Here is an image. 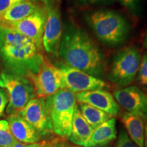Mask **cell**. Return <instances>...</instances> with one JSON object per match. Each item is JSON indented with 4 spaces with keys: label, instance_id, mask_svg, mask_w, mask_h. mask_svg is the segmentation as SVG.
<instances>
[{
    "label": "cell",
    "instance_id": "1",
    "mask_svg": "<svg viewBox=\"0 0 147 147\" xmlns=\"http://www.w3.org/2000/svg\"><path fill=\"white\" fill-rule=\"evenodd\" d=\"M58 58L63 65L97 78L106 73V58L102 51L85 30L72 24L64 29Z\"/></svg>",
    "mask_w": 147,
    "mask_h": 147
},
{
    "label": "cell",
    "instance_id": "2",
    "mask_svg": "<svg viewBox=\"0 0 147 147\" xmlns=\"http://www.w3.org/2000/svg\"><path fill=\"white\" fill-rule=\"evenodd\" d=\"M42 51L24 35L0 26V66L2 71L29 79L45 63Z\"/></svg>",
    "mask_w": 147,
    "mask_h": 147
},
{
    "label": "cell",
    "instance_id": "3",
    "mask_svg": "<svg viewBox=\"0 0 147 147\" xmlns=\"http://www.w3.org/2000/svg\"><path fill=\"white\" fill-rule=\"evenodd\" d=\"M87 21L97 38L106 45H120L129 34L127 21L115 11H96L90 14Z\"/></svg>",
    "mask_w": 147,
    "mask_h": 147
},
{
    "label": "cell",
    "instance_id": "4",
    "mask_svg": "<svg viewBox=\"0 0 147 147\" xmlns=\"http://www.w3.org/2000/svg\"><path fill=\"white\" fill-rule=\"evenodd\" d=\"M53 132L63 139H68L76 106L74 93L61 89L45 99Z\"/></svg>",
    "mask_w": 147,
    "mask_h": 147
},
{
    "label": "cell",
    "instance_id": "5",
    "mask_svg": "<svg viewBox=\"0 0 147 147\" xmlns=\"http://www.w3.org/2000/svg\"><path fill=\"white\" fill-rule=\"evenodd\" d=\"M0 88L6 92L8 104L5 113L8 115L18 114L32 99L36 97L32 81L25 76L0 72Z\"/></svg>",
    "mask_w": 147,
    "mask_h": 147
},
{
    "label": "cell",
    "instance_id": "6",
    "mask_svg": "<svg viewBox=\"0 0 147 147\" xmlns=\"http://www.w3.org/2000/svg\"><path fill=\"white\" fill-rule=\"evenodd\" d=\"M142 56L137 48L130 47L119 51L113 59L108 79L119 87L131 84L137 76Z\"/></svg>",
    "mask_w": 147,
    "mask_h": 147
},
{
    "label": "cell",
    "instance_id": "7",
    "mask_svg": "<svg viewBox=\"0 0 147 147\" xmlns=\"http://www.w3.org/2000/svg\"><path fill=\"white\" fill-rule=\"evenodd\" d=\"M46 21L42 36V49L47 54L58 58L63 36V25L59 8L56 3L44 6Z\"/></svg>",
    "mask_w": 147,
    "mask_h": 147
},
{
    "label": "cell",
    "instance_id": "8",
    "mask_svg": "<svg viewBox=\"0 0 147 147\" xmlns=\"http://www.w3.org/2000/svg\"><path fill=\"white\" fill-rule=\"evenodd\" d=\"M34 85L36 97L46 99L63 87V76L58 67L45 60L36 74L29 78Z\"/></svg>",
    "mask_w": 147,
    "mask_h": 147
},
{
    "label": "cell",
    "instance_id": "9",
    "mask_svg": "<svg viewBox=\"0 0 147 147\" xmlns=\"http://www.w3.org/2000/svg\"><path fill=\"white\" fill-rule=\"evenodd\" d=\"M63 76L62 89H67L74 94L82 92L104 89L106 84L102 79L91 76L81 70L61 64L58 67Z\"/></svg>",
    "mask_w": 147,
    "mask_h": 147
},
{
    "label": "cell",
    "instance_id": "10",
    "mask_svg": "<svg viewBox=\"0 0 147 147\" xmlns=\"http://www.w3.org/2000/svg\"><path fill=\"white\" fill-rule=\"evenodd\" d=\"M116 102L127 113L147 121V94L136 86H128L114 91Z\"/></svg>",
    "mask_w": 147,
    "mask_h": 147
},
{
    "label": "cell",
    "instance_id": "11",
    "mask_svg": "<svg viewBox=\"0 0 147 147\" xmlns=\"http://www.w3.org/2000/svg\"><path fill=\"white\" fill-rule=\"evenodd\" d=\"M18 115L34 127L41 136H46L53 132L45 99L40 97L32 99Z\"/></svg>",
    "mask_w": 147,
    "mask_h": 147
},
{
    "label": "cell",
    "instance_id": "12",
    "mask_svg": "<svg viewBox=\"0 0 147 147\" xmlns=\"http://www.w3.org/2000/svg\"><path fill=\"white\" fill-rule=\"evenodd\" d=\"M46 21L45 8H40L21 21L10 24L5 27L14 29L32 40L42 51V36Z\"/></svg>",
    "mask_w": 147,
    "mask_h": 147
},
{
    "label": "cell",
    "instance_id": "13",
    "mask_svg": "<svg viewBox=\"0 0 147 147\" xmlns=\"http://www.w3.org/2000/svg\"><path fill=\"white\" fill-rule=\"evenodd\" d=\"M79 104H86L105 112L113 117L120 114V106L109 92L103 89L82 92L75 94Z\"/></svg>",
    "mask_w": 147,
    "mask_h": 147
},
{
    "label": "cell",
    "instance_id": "14",
    "mask_svg": "<svg viewBox=\"0 0 147 147\" xmlns=\"http://www.w3.org/2000/svg\"><path fill=\"white\" fill-rule=\"evenodd\" d=\"M11 133L15 140L26 144L38 142L42 136L34 127L18 114H12L7 117Z\"/></svg>",
    "mask_w": 147,
    "mask_h": 147
},
{
    "label": "cell",
    "instance_id": "15",
    "mask_svg": "<svg viewBox=\"0 0 147 147\" xmlns=\"http://www.w3.org/2000/svg\"><path fill=\"white\" fill-rule=\"evenodd\" d=\"M117 137L116 120L112 118L92 131L83 147H110Z\"/></svg>",
    "mask_w": 147,
    "mask_h": 147
},
{
    "label": "cell",
    "instance_id": "16",
    "mask_svg": "<svg viewBox=\"0 0 147 147\" xmlns=\"http://www.w3.org/2000/svg\"><path fill=\"white\" fill-rule=\"evenodd\" d=\"M93 130L84 119L78 105H76L68 138L69 140L74 144L83 146Z\"/></svg>",
    "mask_w": 147,
    "mask_h": 147
},
{
    "label": "cell",
    "instance_id": "17",
    "mask_svg": "<svg viewBox=\"0 0 147 147\" xmlns=\"http://www.w3.org/2000/svg\"><path fill=\"white\" fill-rule=\"evenodd\" d=\"M39 6L29 0L16 3L0 17V26L6 27L21 21L36 12Z\"/></svg>",
    "mask_w": 147,
    "mask_h": 147
},
{
    "label": "cell",
    "instance_id": "18",
    "mask_svg": "<svg viewBox=\"0 0 147 147\" xmlns=\"http://www.w3.org/2000/svg\"><path fill=\"white\" fill-rule=\"evenodd\" d=\"M121 121L130 139L139 147H144V120L126 112L121 116Z\"/></svg>",
    "mask_w": 147,
    "mask_h": 147
},
{
    "label": "cell",
    "instance_id": "19",
    "mask_svg": "<svg viewBox=\"0 0 147 147\" xmlns=\"http://www.w3.org/2000/svg\"><path fill=\"white\" fill-rule=\"evenodd\" d=\"M81 114L93 129L114 117L102 110L86 104H79Z\"/></svg>",
    "mask_w": 147,
    "mask_h": 147
},
{
    "label": "cell",
    "instance_id": "20",
    "mask_svg": "<svg viewBox=\"0 0 147 147\" xmlns=\"http://www.w3.org/2000/svg\"><path fill=\"white\" fill-rule=\"evenodd\" d=\"M15 140L8 121L0 120V147H12Z\"/></svg>",
    "mask_w": 147,
    "mask_h": 147
},
{
    "label": "cell",
    "instance_id": "21",
    "mask_svg": "<svg viewBox=\"0 0 147 147\" xmlns=\"http://www.w3.org/2000/svg\"><path fill=\"white\" fill-rule=\"evenodd\" d=\"M137 81L147 91V53L143 55L137 74Z\"/></svg>",
    "mask_w": 147,
    "mask_h": 147
},
{
    "label": "cell",
    "instance_id": "22",
    "mask_svg": "<svg viewBox=\"0 0 147 147\" xmlns=\"http://www.w3.org/2000/svg\"><path fill=\"white\" fill-rule=\"evenodd\" d=\"M113 147H139L129 137L125 130L121 129L118 139Z\"/></svg>",
    "mask_w": 147,
    "mask_h": 147
},
{
    "label": "cell",
    "instance_id": "23",
    "mask_svg": "<svg viewBox=\"0 0 147 147\" xmlns=\"http://www.w3.org/2000/svg\"><path fill=\"white\" fill-rule=\"evenodd\" d=\"M119 1L131 13H136L138 10L140 0H119Z\"/></svg>",
    "mask_w": 147,
    "mask_h": 147
},
{
    "label": "cell",
    "instance_id": "24",
    "mask_svg": "<svg viewBox=\"0 0 147 147\" xmlns=\"http://www.w3.org/2000/svg\"><path fill=\"white\" fill-rule=\"evenodd\" d=\"M25 0H0V17L16 3Z\"/></svg>",
    "mask_w": 147,
    "mask_h": 147
},
{
    "label": "cell",
    "instance_id": "25",
    "mask_svg": "<svg viewBox=\"0 0 147 147\" xmlns=\"http://www.w3.org/2000/svg\"><path fill=\"white\" fill-rule=\"evenodd\" d=\"M8 104V97L6 92L2 88H0V117H1L5 111Z\"/></svg>",
    "mask_w": 147,
    "mask_h": 147
},
{
    "label": "cell",
    "instance_id": "26",
    "mask_svg": "<svg viewBox=\"0 0 147 147\" xmlns=\"http://www.w3.org/2000/svg\"><path fill=\"white\" fill-rule=\"evenodd\" d=\"M45 146V143L44 142H36L34 144H26V143H23L18 142L16 140L12 144V147H44Z\"/></svg>",
    "mask_w": 147,
    "mask_h": 147
},
{
    "label": "cell",
    "instance_id": "27",
    "mask_svg": "<svg viewBox=\"0 0 147 147\" xmlns=\"http://www.w3.org/2000/svg\"><path fill=\"white\" fill-rule=\"evenodd\" d=\"M49 147H80L78 146L77 145H71L69 144H66L64 142H61V140L53 141L52 144L49 145Z\"/></svg>",
    "mask_w": 147,
    "mask_h": 147
},
{
    "label": "cell",
    "instance_id": "28",
    "mask_svg": "<svg viewBox=\"0 0 147 147\" xmlns=\"http://www.w3.org/2000/svg\"><path fill=\"white\" fill-rule=\"evenodd\" d=\"M82 3H87L90 5H95V4H100L103 3L110 2L113 0H80Z\"/></svg>",
    "mask_w": 147,
    "mask_h": 147
},
{
    "label": "cell",
    "instance_id": "29",
    "mask_svg": "<svg viewBox=\"0 0 147 147\" xmlns=\"http://www.w3.org/2000/svg\"><path fill=\"white\" fill-rule=\"evenodd\" d=\"M42 3H43L44 5H49L51 4H53V3H57V2L59 0H40Z\"/></svg>",
    "mask_w": 147,
    "mask_h": 147
},
{
    "label": "cell",
    "instance_id": "30",
    "mask_svg": "<svg viewBox=\"0 0 147 147\" xmlns=\"http://www.w3.org/2000/svg\"><path fill=\"white\" fill-rule=\"evenodd\" d=\"M144 147H147V123L144 126Z\"/></svg>",
    "mask_w": 147,
    "mask_h": 147
},
{
    "label": "cell",
    "instance_id": "31",
    "mask_svg": "<svg viewBox=\"0 0 147 147\" xmlns=\"http://www.w3.org/2000/svg\"><path fill=\"white\" fill-rule=\"evenodd\" d=\"M144 45H145V47L147 49V34H146V38H145V40H144Z\"/></svg>",
    "mask_w": 147,
    "mask_h": 147
},
{
    "label": "cell",
    "instance_id": "32",
    "mask_svg": "<svg viewBox=\"0 0 147 147\" xmlns=\"http://www.w3.org/2000/svg\"><path fill=\"white\" fill-rule=\"evenodd\" d=\"M29 1H32V2H34V1H37V0H29Z\"/></svg>",
    "mask_w": 147,
    "mask_h": 147
},
{
    "label": "cell",
    "instance_id": "33",
    "mask_svg": "<svg viewBox=\"0 0 147 147\" xmlns=\"http://www.w3.org/2000/svg\"><path fill=\"white\" fill-rule=\"evenodd\" d=\"M44 147H45V146H44Z\"/></svg>",
    "mask_w": 147,
    "mask_h": 147
}]
</instances>
